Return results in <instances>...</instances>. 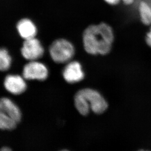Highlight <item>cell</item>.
<instances>
[{
    "mask_svg": "<svg viewBox=\"0 0 151 151\" xmlns=\"http://www.w3.org/2000/svg\"><path fill=\"white\" fill-rule=\"evenodd\" d=\"M114 39L113 29L109 25L102 23L90 25L83 36L85 51L92 55H106L111 52Z\"/></svg>",
    "mask_w": 151,
    "mask_h": 151,
    "instance_id": "1",
    "label": "cell"
},
{
    "mask_svg": "<svg viewBox=\"0 0 151 151\" xmlns=\"http://www.w3.org/2000/svg\"><path fill=\"white\" fill-rule=\"evenodd\" d=\"M22 118V112L18 105L7 97L0 98V129L13 130Z\"/></svg>",
    "mask_w": 151,
    "mask_h": 151,
    "instance_id": "2",
    "label": "cell"
},
{
    "mask_svg": "<svg viewBox=\"0 0 151 151\" xmlns=\"http://www.w3.org/2000/svg\"><path fill=\"white\" fill-rule=\"evenodd\" d=\"M52 60L57 63H67L71 61L75 54L73 44L67 39L60 38L54 41L49 47Z\"/></svg>",
    "mask_w": 151,
    "mask_h": 151,
    "instance_id": "3",
    "label": "cell"
},
{
    "mask_svg": "<svg viewBox=\"0 0 151 151\" xmlns=\"http://www.w3.org/2000/svg\"><path fill=\"white\" fill-rule=\"evenodd\" d=\"M49 75L48 67L39 60L28 61L22 70V76L27 81H44L48 78Z\"/></svg>",
    "mask_w": 151,
    "mask_h": 151,
    "instance_id": "4",
    "label": "cell"
},
{
    "mask_svg": "<svg viewBox=\"0 0 151 151\" xmlns=\"http://www.w3.org/2000/svg\"><path fill=\"white\" fill-rule=\"evenodd\" d=\"M80 90L86 98L90 110L94 113L100 114L106 111L108 108V103L99 92L90 88Z\"/></svg>",
    "mask_w": 151,
    "mask_h": 151,
    "instance_id": "5",
    "label": "cell"
},
{
    "mask_svg": "<svg viewBox=\"0 0 151 151\" xmlns=\"http://www.w3.org/2000/svg\"><path fill=\"white\" fill-rule=\"evenodd\" d=\"M22 57L28 61L38 60L43 56L44 48L36 37L24 40L21 49Z\"/></svg>",
    "mask_w": 151,
    "mask_h": 151,
    "instance_id": "6",
    "label": "cell"
},
{
    "mask_svg": "<svg viewBox=\"0 0 151 151\" xmlns=\"http://www.w3.org/2000/svg\"><path fill=\"white\" fill-rule=\"evenodd\" d=\"M27 80L23 76L7 75L4 80V86L8 92L14 95L22 94L26 91Z\"/></svg>",
    "mask_w": 151,
    "mask_h": 151,
    "instance_id": "7",
    "label": "cell"
},
{
    "mask_svg": "<svg viewBox=\"0 0 151 151\" xmlns=\"http://www.w3.org/2000/svg\"><path fill=\"white\" fill-rule=\"evenodd\" d=\"M62 74L64 80L69 83H79L85 76L81 64L78 61L72 60L66 63Z\"/></svg>",
    "mask_w": 151,
    "mask_h": 151,
    "instance_id": "8",
    "label": "cell"
},
{
    "mask_svg": "<svg viewBox=\"0 0 151 151\" xmlns=\"http://www.w3.org/2000/svg\"><path fill=\"white\" fill-rule=\"evenodd\" d=\"M16 29L21 37L24 40L35 37L37 34V28L35 23L29 18H23L18 22Z\"/></svg>",
    "mask_w": 151,
    "mask_h": 151,
    "instance_id": "9",
    "label": "cell"
},
{
    "mask_svg": "<svg viewBox=\"0 0 151 151\" xmlns=\"http://www.w3.org/2000/svg\"><path fill=\"white\" fill-rule=\"evenodd\" d=\"M74 104L77 111L83 116L88 114L91 111L86 98L81 90H79L76 94L74 97Z\"/></svg>",
    "mask_w": 151,
    "mask_h": 151,
    "instance_id": "10",
    "label": "cell"
},
{
    "mask_svg": "<svg viewBox=\"0 0 151 151\" xmlns=\"http://www.w3.org/2000/svg\"><path fill=\"white\" fill-rule=\"evenodd\" d=\"M138 11L143 23L146 25H151V5L146 1H140L138 6Z\"/></svg>",
    "mask_w": 151,
    "mask_h": 151,
    "instance_id": "11",
    "label": "cell"
},
{
    "mask_svg": "<svg viewBox=\"0 0 151 151\" xmlns=\"http://www.w3.org/2000/svg\"><path fill=\"white\" fill-rule=\"evenodd\" d=\"M12 64V58L6 48H0V71L9 70Z\"/></svg>",
    "mask_w": 151,
    "mask_h": 151,
    "instance_id": "12",
    "label": "cell"
},
{
    "mask_svg": "<svg viewBox=\"0 0 151 151\" xmlns=\"http://www.w3.org/2000/svg\"><path fill=\"white\" fill-rule=\"evenodd\" d=\"M146 41L147 45L151 48V28H150V30L147 33L146 37Z\"/></svg>",
    "mask_w": 151,
    "mask_h": 151,
    "instance_id": "13",
    "label": "cell"
},
{
    "mask_svg": "<svg viewBox=\"0 0 151 151\" xmlns=\"http://www.w3.org/2000/svg\"><path fill=\"white\" fill-rule=\"evenodd\" d=\"M107 4L111 6H115L119 4L121 0H104Z\"/></svg>",
    "mask_w": 151,
    "mask_h": 151,
    "instance_id": "14",
    "label": "cell"
},
{
    "mask_svg": "<svg viewBox=\"0 0 151 151\" xmlns=\"http://www.w3.org/2000/svg\"><path fill=\"white\" fill-rule=\"evenodd\" d=\"M126 5H131L135 1V0H121Z\"/></svg>",
    "mask_w": 151,
    "mask_h": 151,
    "instance_id": "15",
    "label": "cell"
},
{
    "mask_svg": "<svg viewBox=\"0 0 151 151\" xmlns=\"http://www.w3.org/2000/svg\"><path fill=\"white\" fill-rule=\"evenodd\" d=\"M0 151H12L11 149L9 148V147H4L0 150Z\"/></svg>",
    "mask_w": 151,
    "mask_h": 151,
    "instance_id": "16",
    "label": "cell"
},
{
    "mask_svg": "<svg viewBox=\"0 0 151 151\" xmlns=\"http://www.w3.org/2000/svg\"><path fill=\"white\" fill-rule=\"evenodd\" d=\"M68 151V150H61V151Z\"/></svg>",
    "mask_w": 151,
    "mask_h": 151,
    "instance_id": "17",
    "label": "cell"
},
{
    "mask_svg": "<svg viewBox=\"0 0 151 151\" xmlns=\"http://www.w3.org/2000/svg\"><path fill=\"white\" fill-rule=\"evenodd\" d=\"M144 151V150H141V151Z\"/></svg>",
    "mask_w": 151,
    "mask_h": 151,
    "instance_id": "18",
    "label": "cell"
}]
</instances>
